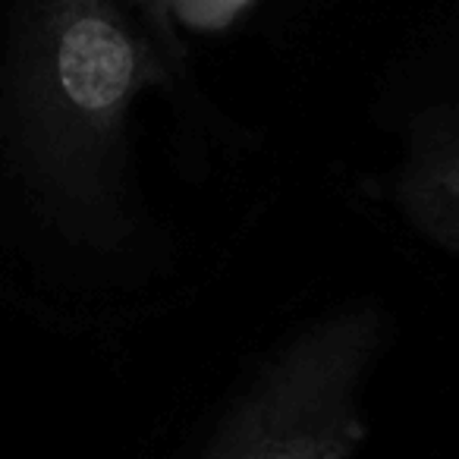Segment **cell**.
Instances as JSON below:
<instances>
[{
	"label": "cell",
	"instance_id": "cell-4",
	"mask_svg": "<svg viewBox=\"0 0 459 459\" xmlns=\"http://www.w3.org/2000/svg\"><path fill=\"white\" fill-rule=\"evenodd\" d=\"M255 0H170V20L173 26L195 29V32H217L237 22Z\"/></svg>",
	"mask_w": 459,
	"mask_h": 459
},
{
	"label": "cell",
	"instance_id": "cell-2",
	"mask_svg": "<svg viewBox=\"0 0 459 459\" xmlns=\"http://www.w3.org/2000/svg\"><path fill=\"white\" fill-rule=\"evenodd\" d=\"M384 325L365 306L308 327L233 403L202 459H352L365 437L359 394Z\"/></svg>",
	"mask_w": 459,
	"mask_h": 459
},
{
	"label": "cell",
	"instance_id": "cell-3",
	"mask_svg": "<svg viewBox=\"0 0 459 459\" xmlns=\"http://www.w3.org/2000/svg\"><path fill=\"white\" fill-rule=\"evenodd\" d=\"M400 195L415 227L459 252V145L421 154L403 177Z\"/></svg>",
	"mask_w": 459,
	"mask_h": 459
},
{
	"label": "cell",
	"instance_id": "cell-5",
	"mask_svg": "<svg viewBox=\"0 0 459 459\" xmlns=\"http://www.w3.org/2000/svg\"><path fill=\"white\" fill-rule=\"evenodd\" d=\"M133 4L142 10V16H145L154 41L164 48L167 57L179 64V60H183V48H179L177 26H173V20H170V0H133Z\"/></svg>",
	"mask_w": 459,
	"mask_h": 459
},
{
	"label": "cell",
	"instance_id": "cell-1",
	"mask_svg": "<svg viewBox=\"0 0 459 459\" xmlns=\"http://www.w3.org/2000/svg\"><path fill=\"white\" fill-rule=\"evenodd\" d=\"M154 82H164V64L117 0H20L7 64L10 145L70 237H120L126 117Z\"/></svg>",
	"mask_w": 459,
	"mask_h": 459
}]
</instances>
